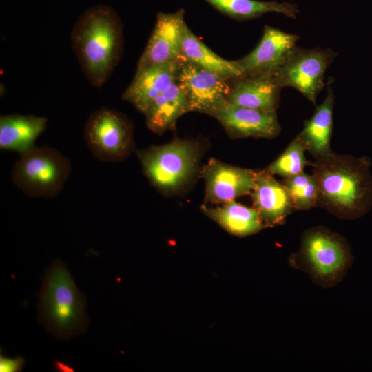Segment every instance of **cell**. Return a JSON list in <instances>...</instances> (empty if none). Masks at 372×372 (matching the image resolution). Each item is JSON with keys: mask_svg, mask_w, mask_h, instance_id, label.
Instances as JSON below:
<instances>
[{"mask_svg": "<svg viewBox=\"0 0 372 372\" xmlns=\"http://www.w3.org/2000/svg\"><path fill=\"white\" fill-rule=\"evenodd\" d=\"M311 165L318 185V205L343 220H355L370 211L372 176L368 159L333 152Z\"/></svg>", "mask_w": 372, "mask_h": 372, "instance_id": "cell-1", "label": "cell"}, {"mask_svg": "<svg viewBox=\"0 0 372 372\" xmlns=\"http://www.w3.org/2000/svg\"><path fill=\"white\" fill-rule=\"evenodd\" d=\"M71 41L87 80L92 86L101 87L121 53V24L116 12L105 5L88 8L74 25Z\"/></svg>", "mask_w": 372, "mask_h": 372, "instance_id": "cell-2", "label": "cell"}, {"mask_svg": "<svg viewBox=\"0 0 372 372\" xmlns=\"http://www.w3.org/2000/svg\"><path fill=\"white\" fill-rule=\"evenodd\" d=\"M353 256L347 240L322 227L306 230L298 251L291 254L289 264L307 273L313 282L331 288L340 282L351 267Z\"/></svg>", "mask_w": 372, "mask_h": 372, "instance_id": "cell-3", "label": "cell"}, {"mask_svg": "<svg viewBox=\"0 0 372 372\" xmlns=\"http://www.w3.org/2000/svg\"><path fill=\"white\" fill-rule=\"evenodd\" d=\"M39 310L43 322L61 338L83 331L87 320L85 298L80 293L65 264L56 260L43 278Z\"/></svg>", "mask_w": 372, "mask_h": 372, "instance_id": "cell-4", "label": "cell"}, {"mask_svg": "<svg viewBox=\"0 0 372 372\" xmlns=\"http://www.w3.org/2000/svg\"><path fill=\"white\" fill-rule=\"evenodd\" d=\"M202 152V146L197 141L176 138L136 153L150 183L158 190L168 193L180 190L192 179Z\"/></svg>", "mask_w": 372, "mask_h": 372, "instance_id": "cell-5", "label": "cell"}, {"mask_svg": "<svg viewBox=\"0 0 372 372\" xmlns=\"http://www.w3.org/2000/svg\"><path fill=\"white\" fill-rule=\"evenodd\" d=\"M69 158L56 149L34 147L20 154L13 166V184L30 197L54 198L63 189L71 172Z\"/></svg>", "mask_w": 372, "mask_h": 372, "instance_id": "cell-6", "label": "cell"}, {"mask_svg": "<svg viewBox=\"0 0 372 372\" xmlns=\"http://www.w3.org/2000/svg\"><path fill=\"white\" fill-rule=\"evenodd\" d=\"M84 138L92 155L105 162L124 160L134 148L130 121L121 113L106 107L90 115L85 124Z\"/></svg>", "mask_w": 372, "mask_h": 372, "instance_id": "cell-7", "label": "cell"}, {"mask_svg": "<svg viewBox=\"0 0 372 372\" xmlns=\"http://www.w3.org/2000/svg\"><path fill=\"white\" fill-rule=\"evenodd\" d=\"M337 55L329 48L296 47L285 63L273 74L282 87L295 88L316 104L318 95L325 85V72Z\"/></svg>", "mask_w": 372, "mask_h": 372, "instance_id": "cell-8", "label": "cell"}, {"mask_svg": "<svg viewBox=\"0 0 372 372\" xmlns=\"http://www.w3.org/2000/svg\"><path fill=\"white\" fill-rule=\"evenodd\" d=\"M224 127L228 135L234 138H262L271 139L281 131L276 112H265L235 105L227 99L211 112Z\"/></svg>", "mask_w": 372, "mask_h": 372, "instance_id": "cell-9", "label": "cell"}, {"mask_svg": "<svg viewBox=\"0 0 372 372\" xmlns=\"http://www.w3.org/2000/svg\"><path fill=\"white\" fill-rule=\"evenodd\" d=\"M205 183V201L223 204L251 194L258 171L241 168L211 158L200 170Z\"/></svg>", "mask_w": 372, "mask_h": 372, "instance_id": "cell-10", "label": "cell"}, {"mask_svg": "<svg viewBox=\"0 0 372 372\" xmlns=\"http://www.w3.org/2000/svg\"><path fill=\"white\" fill-rule=\"evenodd\" d=\"M299 37L265 25L259 43L249 54L236 60L244 75L273 74L287 61Z\"/></svg>", "mask_w": 372, "mask_h": 372, "instance_id": "cell-11", "label": "cell"}, {"mask_svg": "<svg viewBox=\"0 0 372 372\" xmlns=\"http://www.w3.org/2000/svg\"><path fill=\"white\" fill-rule=\"evenodd\" d=\"M187 28L183 10L158 13L137 68L183 59L182 46Z\"/></svg>", "mask_w": 372, "mask_h": 372, "instance_id": "cell-12", "label": "cell"}, {"mask_svg": "<svg viewBox=\"0 0 372 372\" xmlns=\"http://www.w3.org/2000/svg\"><path fill=\"white\" fill-rule=\"evenodd\" d=\"M178 80L187 92L189 112L209 115L227 99L229 91L228 81L185 59L181 61Z\"/></svg>", "mask_w": 372, "mask_h": 372, "instance_id": "cell-13", "label": "cell"}, {"mask_svg": "<svg viewBox=\"0 0 372 372\" xmlns=\"http://www.w3.org/2000/svg\"><path fill=\"white\" fill-rule=\"evenodd\" d=\"M183 59L137 68L123 99L145 114L153 101L178 80Z\"/></svg>", "mask_w": 372, "mask_h": 372, "instance_id": "cell-14", "label": "cell"}, {"mask_svg": "<svg viewBox=\"0 0 372 372\" xmlns=\"http://www.w3.org/2000/svg\"><path fill=\"white\" fill-rule=\"evenodd\" d=\"M227 100L238 106L276 112L282 88L273 74L243 75L229 81Z\"/></svg>", "mask_w": 372, "mask_h": 372, "instance_id": "cell-15", "label": "cell"}, {"mask_svg": "<svg viewBox=\"0 0 372 372\" xmlns=\"http://www.w3.org/2000/svg\"><path fill=\"white\" fill-rule=\"evenodd\" d=\"M251 195L254 207L267 227L282 225L294 209L286 187L265 169L258 171Z\"/></svg>", "mask_w": 372, "mask_h": 372, "instance_id": "cell-16", "label": "cell"}, {"mask_svg": "<svg viewBox=\"0 0 372 372\" xmlns=\"http://www.w3.org/2000/svg\"><path fill=\"white\" fill-rule=\"evenodd\" d=\"M328 83L325 99L316 108L311 118L304 122L303 129L296 136L302 142L306 150L316 159L333 153L330 144L333 125L334 95L329 81Z\"/></svg>", "mask_w": 372, "mask_h": 372, "instance_id": "cell-17", "label": "cell"}, {"mask_svg": "<svg viewBox=\"0 0 372 372\" xmlns=\"http://www.w3.org/2000/svg\"><path fill=\"white\" fill-rule=\"evenodd\" d=\"M48 119L34 115L10 114L0 117V149L22 154L35 147Z\"/></svg>", "mask_w": 372, "mask_h": 372, "instance_id": "cell-18", "label": "cell"}, {"mask_svg": "<svg viewBox=\"0 0 372 372\" xmlns=\"http://www.w3.org/2000/svg\"><path fill=\"white\" fill-rule=\"evenodd\" d=\"M189 112L187 92L178 80L159 95L144 114L147 127L158 134L173 130L178 118Z\"/></svg>", "mask_w": 372, "mask_h": 372, "instance_id": "cell-19", "label": "cell"}, {"mask_svg": "<svg viewBox=\"0 0 372 372\" xmlns=\"http://www.w3.org/2000/svg\"><path fill=\"white\" fill-rule=\"evenodd\" d=\"M201 209L227 231L236 236H247L267 227L254 207L245 206L235 200L216 207L203 205Z\"/></svg>", "mask_w": 372, "mask_h": 372, "instance_id": "cell-20", "label": "cell"}, {"mask_svg": "<svg viewBox=\"0 0 372 372\" xmlns=\"http://www.w3.org/2000/svg\"><path fill=\"white\" fill-rule=\"evenodd\" d=\"M182 56L185 61L209 71L228 81L244 75L236 61H227L217 55L205 45L188 27L186 28L183 42Z\"/></svg>", "mask_w": 372, "mask_h": 372, "instance_id": "cell-21", "label": "cell"}, {"mask_svg": "<svg viewBox=\"0 0 372 372\" xmlns=\"http://www.w3.org/2000/svg\"><path fill=\"white\" fill-rule=\"evenodd\" d=\"M225 14L238 20L259 17L267 12H277L296 19L300 10L296 4L289 2L261 1L256 0H205Z\"/></svg>", "mask_w": 372, "mask_h": 372, "instance_id": "cell-22", "label": "cell"}, {"mask_svg": "<svg viewBox=\"0 0 372 372\" xmlns=\"http://www.w3.org/2000/svg\"><path fill=\"white\" fill-rule=\"evenodd\" d=\"M282 184L290 194L294 209L308 210L318 206V185L313 174L302 172L284 178Z\"/></svg>", "mask_w": 372, "mask_h": 372, "instance_id": "cell-23", "label": "cell"}, {"mask_svg": "<svg viewBox=\"0 0 372 372\" xmlns=\"http://www.w3.org/2000/svg\"><path fill=\"white\" fill-rule=\"evenodd\" d=\"M306 148L297 137L292 140L285 151L266 169L271 175H279L284 178L297 175L309 165L304 152Z\"/></svg>", "mask_w": 372, "mask_h": 372, "instance_id": "cell-24", "label": "cell"}, {"mask_svg": "<svg viewBox=\"0 0 372 372\" xmlns=\"http://www.w3.org/2000/svg\"><path fill=\"white\" fill-rule=\"evenodd\" d=\"M25 361L22 357L9 358L1 355L0 371L1 372H17L21 371Z\"/></svg>", "mask_w": 372, "mask_h": 372, "instance_id": "cell-25", "label": "cell"}, {"mask_svg": "<svg viewBox=\"0 0 372 372\" xmlns=\"http://www.w3.org/2000/svg\"><path fill=\"white\" fill-rule=\"evenodd\" d=\"M54 366L56 369L59 371H63V372H68V371H74V369L72 366L68 365V364L61 362L59 361H56L54 363Z\"/></svg>", "mask_w": 372, "mask_h": 372, "instance_id": "cell-26", "label": "cell"}]
</instances>
